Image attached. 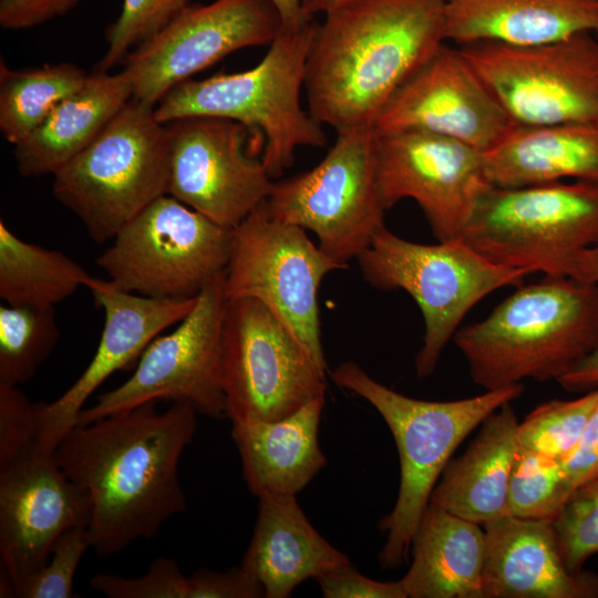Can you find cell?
<instances>
[{"mask_svg": "<svg viewBox=\"0 0 598 598\" xmlns=\"http://www.w3.org/2000/svg\"><path fill=\"white\" fill-rule=\"evenodd\" d=\"M461 239L495 264L570 277L580 255L598 245V184H491Z\"/></svg>", "mask_w": 598, "mask_h": 598, "instance_id": "cell-6", "label": "cell"}, {"mask_svg": "<svg viewBox=\"0 0 598 598\" xmlns=\"http://www.w3.org/2000/svg\"><path fill=\"white\" fill-rule=\"evenodd\" d=\"M90 584L109 598H190L192 592L189 577L166 557L155 559L141 577L97 574Z\"/></svg>", "mask_w": 598, "mask_h": 598, "instance_id": "cell-37", "label": "cell"}, {"mask_svg": "<svg viewBox=\"0 0 598 598\" xmlns=\"http://www.w3.org/2000/svg\"><path fill=\"white\" fill-rule=\"evenodd\" d=\"M133 97L127 73L95 70L25 140L14 145L22 176L54 175L86 148Z\"/></svg>", "mask_w": 598, "mask_h": 598, "instance_id": "cell-28", "label": "cell"}, {"mask_svg": "<svg viewBox=\"0 0 598 598\" xmlns=\"http://www.w3.org/2000/svg\"><path fill=\"white\" fill-rule=\"evenodd\" d=\"M233 229L166 194L114 236L96 265L117 289L161 299H190L226 271Z\"/></svg>", "mask_w": 598, "mask_h": 598, "instance_id": "cell-9", "label": "cell"}, {"mask_svg": "<svg viewBox=\"0 0 598 598\" xmlns=\"http://www.w3.org/2000/svg\"><path fill=\"white\" fill-rule=\"evenodd\" d=\"M598 31V0H445V37L460 47H529Z\"/></svg>", "mask_w": 598, "mask_h": 598, "instance_id": "cell-25", "label": "cell"}, {"mask_svg": "<svg viewBox=\"0 0 598 598\" xmlns=\"http://www.w3.org/2000/svg\"><path fill=\"white\" fill-rule=\"evenodd\" d=\"M89 74L69 62L13 70L0 63V131L9 143L25 140Z\"/></svg>", "mask_w": 598, "mask_h": 598, "instance_id": "cell-30", "label": "cell"}, {"mask_svg": "<svg viewBox=\"0 0 598 598\" xmlns=\"http://www.w3.org/2000/svg\"><path fill=\"white\" fill-rule=\"evenodd\" d=\"M400 582L408 598H484L482 525L429 503L411 539Z\"/></svg>", "mask_w": 598, "mask_h": 598, "instance_id": "cell-26", "label": "cell"}, {"mask_svg": "<svg viewBox=\"0 0 598 598\" xmlns=\"http://www.w3.org/2000/svg\"><path fill=\"white\" fill-rule=\"evenodd\" d=\"M87 288L104 310V327L91 362L76 381L54 401L37 404V444L51 453L76 425L93 392L114 372L140 359L156 337L192 311L197 300L141 296L97 278Z\"/></svg>", "mask_w": 598, "mask_h": 598, "instance_id": "cell-20", "label": "cell"}, {"mask_svg": "<svg viewBox=\"0 0 598 598\" xmlns=\"http://www.w3.org/2000/svg\"><path fill=\"white\" fill-rule=\"evenodd\" d=\"M567 569L580 573L598 553V476L578 486L553 520Z\"/></svg>", "mask_w": 598, "mask_h": 598, "instance_id": "cell-35", "label": "cell"}, {"mask_svg": "<svg viewBox=\"0 0 598 598\" xmlns=\"http://www.w3.org/2000/svg\"><path fill=\"white\" fill-rule=\"evenodd\" d=\"M169 141L154 107L131 99L99 136L53 175L55 199L103 243L167 194Z\"/></svg>", "mask_w": 598, "mask_h": 598, "instance_id": "cell-7", "label": "cell"}, {"mask_svg": "<svg viewBox=\"0 0 598 598\" xmlns=\"http://www.w3.org/2000/svg\"><path fill=\"white\" fill-rule=\"evenodd\" d=\"M350 0H301L302 12L306 18L313 19L318 13H327Z\"/></svg>", "mask_w": 598, "mask_h": 598, "instance_id": "cell-46", "label": "cell"}, {"mask_svg": "<svg viewBox=\"0 0 598 598\" xmlns=\"http://www.w3.org/2000/svg\"><path fill=\"white\" fill-rule=\"evenodd\" d=\"M221 362L231 423L280 420L326 396V371L290 329L254 298L228 300Z\"/></svg>", "mask_w": 598, "mask_h": 598, "instance_id": "cell-11", "label": "cell"}, {"mask_svg": "<svg viewBox=\"0 0 598 598\" xmlns=\"http://www.w3.org/2000/svg\"><path fill=\"white\" fill-rule=\"evenodd\" d=\"M482 526L484 598L598 597V574L565 566L553 520L505 515Z\"/></svg>", "mask_w": 598, "mask_h": 598, "instance_id": "cell-21", "label": "cell"}, {"mask_svg": "<svg viewBox=\"0 0 598 598\" xmlns=\"http://www.w3.org/2000/svg\"><path fill=\"white\" fill-rule=\"evenodd\" d=\"M81 0H0V24L22 30L43 24L70 12Z\"/></svg>", "mask_w": 598, "mask_h": 598, "instance_id": "cell-41", "label": "cell"}, {"mask_svg": "<svg viewBox=\"0 0 598 598\" xmlns=\"http://www.w3.org/2000/svg\"><path fill=\"white\" fill-rule=\"evenodd\" d=\"M92 540L87 527H75L55 542L45 565L16 589L20 598H70L79 564Z\"/></svg>", "mask_w": 598, "mask_h": 598, "instance_id": "cell-36", "label": "cell"}, {"mask_svg": "<svg viewBox=\"0 0 598 598\" xmlns=\"http://www.w3.org/2000/svg\"><path fill=\"white\" fill-rule=\"evenodd\" d=\"M453 339L484 390L557 381L598 344V283L545 276Z\"/></svg>", "mask_w": 598, "mask_h": 598, "instance_id": "cell-3", "label": "cell"}, {"mask_svg": "<svg viewBox=\"0 0 598 598\" xmlns=\"http://www.w3.org/2000/svg\"><path fill=\"white\" fill-rule=\"evenodd\" d=\"M316 27L311 20L296 30L281 29L249 70L178 83L154 106L155 118L162 124L188 116L238 122L251 132L269 176L280 177L293 165L298 147L327 143L322 124L300 101Z\"/></svg>", "mask_w": 598, "mask_h": 598, "instance_id": "cell-4", "label": "cell"}, {"mask_svg": "<svg viewBox=\"0 0 598 598\" xmlns=\"http://www.w3.org/2000/svg\"><path fill=\"white\" fill-rule=\"evenodd\" d=\"M514 124L460 48L443 43L395 91L373 128L430 132L484 152Z\"/></svg>", "mask_w": 598, "mask_h": 598, "instance_id": "cell-19", "label": "cell"}, {"mask_svg": "<svg viewBox=\"0 0 598 598\" xmlns=\"http://www.w3.org/2000/svg\"><path fill=\"white\" fill-rule=\"evenodd\" d=\"M569 278L598 283V245L580 255Z\"/></svg>", "mask_w": 598, "mask_h": 598, "instance_id": "cell-45", "label": "cell"}, {"mask_svg": "<svg viewBox=\"0 0 598 598\" xmlns=\"http://www.w3.org/2000/svg\"><path fill=\"white\" fill-rule=\"evenodd\" d=\"M281 30L271 0H214L189 4L133 49L123 70L133 99L155 106L175 85L231 52L270 45Z\"/></svg>", "mask_w": 598, "mask_h": 598, "instance_id": "cell-16", "label": "cell"}, {"mask_svg": "<svg viewBox=\"0 0 598 598\" xmlns=\"http://www.w3.org/2000/svg\"><path fill=\"white\" fill-rule=\"evenodd\" d=\"M37 404L19 389L0 382V465L37 444Z\"/></svg>", "mask_w": 598, "mask_h": 598, "instance_id": "cell-38", "label": "cell"}, {"mask_svg": "<svg viewBox=\"0 0 598 598\" xmlns=\"http://www.w3.org/2000/svg\"><path fill=\"white\" fill-rule=\"evenodd\" d=\"M364 280L379 290H403L416 302L424 321L415 357L417 377L431 375L443 349L466 313L503 287L520 286L530 274L485 258L462 239L419 244L399 237L385 225L357 258Z\"/></svg>", "mask_w": 598, "mask_h": 598, "instance_id": "cell-8", "label": "cell"}, {"mask_svg": "<svg viewBox=\"0 0 598 598\" xmlns=\"http://www.w3.org/2000/svg\"><path fill=\"white\" fill-rule=\"evenodd\" d=\"M460 50L516 124L598 123L591 32L538 45L476 42Z\"/></svg>", "mask_w": 598, "mask_h": 598, "instance_id": "cell-13", "label": "cell"}, {"mask_svg": "<svg viewBox=\"0 0 598 598\" xmlns=\"http://www.w3.org/2000/svg\"><path fill=\"white\" fill-rule=\"evenodd\" d=\"M192 0H123L117 19L105 32L106 51L96 70L109 72L137 45L156 34Z\"/></svg>", "mask_w": 598, "mask_h": 598, "instance_id": "cell-34", "label": "cell"}, {"mask_svg": "<svg viewBox=\"0 0 598 598\" xmlns=\"http://www.w3.org/2000/svg\"><path fill=\"white\" fill-rule=\"evenodd\" d=\"M279 18L282 30H296L313 20L305 17L301 0H271Z\"/></svg>", "mask_w": 598, "mask_h": 598, "instance_id": "cell-44", "label": "cell"}, {"mask_svg": "<svg viewBox=\"0 0 598 598\" xmlns=\"http://www.w3.org/2000/svg\"><path fill=\"white\" fill-rule=\"evenodd\" d=\"M337 385L368 401L383 417L400 458V485L392 511L379 522L386 539L379 554L383 569L409 557L411 539L431 494L460 444L502 405L518 399L522 383L453 401H426L401 394L346 361L331 373Z\"/></svg>", "mask_w": 598, "mask_h": 598, "instance_id": "cell-5", "label": "cell"}, {"mask_svg": "<svg viewBox=\"0 0 598 598\" xmlns=\"http://www.w3.org/2000/svg\"><path fill=\"white\" fill-rule=\"evenodd\" d=\"M189 581L190 598H265L264 587L241 566L226 573L198 569Z\"/></svg>", "mask_w": 598, "mask_h": 598, "instance_id": "cell-40", "label": "cell"}, {"mask_svg": "<svg viewBox=\"0 0 598 598\" xmlns=\"http://www.w3.org/2000/svg\"><path fill=\"white\" fill-rule=\"evenodd\" d=\"M169 141L167 194L233 229L266 202L274 179L243 124L188 116L165 124Z\"/></svg>", "mask_w": 598, "mask_h": 598, "instance_id": "cell-15", "label": "cell"}, {"mask_svg": "<svg viewBox=\"0 0 598 598\" xmlns=\"http://www.w3.org/2000/svg\"><path fill=\"white\" fill-rule=\"evenodd\" d=\"M155 402L75 425L54 451L64 473L91 499L92 549L111 557L141 538L154 537L186 509L178 464L197 427V411Z\"/></svg>", "mask_w": 598, "mask_h": 598, "instance_id": "cell-1", "label": "cell"}, {"mask_svg": "<svg viewBox=\"0 0 598 598\" xmlns=\"http://www.w3.org/2000/svg\"><path fill=\"white\" fill-rule=\"evenodd\" d=\"M482 157L486 178L498 187L598 184V123L514 124Z\"/></svg>", "mask_w": 598, "mask_h": 598, "instance_id": "cell-23", "label": "cell"}, {"mask_svg": "<svg viewBox=\"0 0 598 598\" xmlns=\"http://www.w3.org/2000/svg\"><path fill=\"white\" fill-rule=\"evenodd\" d=\"M598 403V389L574 400H551L518 422L517 445L561 463L577 447Z\"/></svg>", "mask_w": 598, "mask_h": 598, "instance_id": "cell-33", "label": "cell"}, {"mask_svg": "<svg viewBox=\"0 0 598 598\" xmlns=\"http://www.w3.org/2000/svg\"><path fill=\"white\" fill-rule=\"evenodd\" d=\"M517 426L512 402L487 416L466 450L447 463L430 503L480 525L507 515Z\"/></svg>", "mask_w": 598, "mask_h": 598, "instance_id": "cell-27", "label": "cell"}, {"mask_svg": "<svg viewBox=\"0 0 598 598\" xmlns=\"http://www.w3.org/2000/svg\"><path fill=\"white\" fill-rule=\"evenodd\" d=\"M87 492L38 444L0 465V561L17 587L41 569L58 538L89 527Z\"/></svg>", "mask_w": 598, "mask_h": 598, "instance_id": "cell-18", "label": "cell"}, {"mask_svg": "<svg viewBox=\"0 0 598 598\" xmlns=\"http://www.w3.org/2000/svg\"><path fill=\"white\" fill-rule=\"evenodd\" d=\"M266 205L272 218L313 233L318 246L347 268L384 225L373 126L338 131L313 168L274 182Z\"/></svg>", "mask_w": 598, "mask_h": 598, "instance_id": "cell-10", "label": "cell"}, {"mask_svg": "<svg viewBox=\"0 0 598 598\" xmlns=\"http://www.w3.org/2000/svg\"><path fill=\"white\" fill-rule=\"evenodd\" d=\"M350 563L311 525L296 495L259 497L252 537L241 567L265 590V598H287L302 581Z\"/></svg>", "mask_w": 598, "mask_h": 598, "instance_id": "cell-22", "label": "cell"}, {"mask_svg": "<svg viewBox=\"0 0 598 598\" xmlns=\"http://www.w3.org/2000/svg\"><path fill=\"white\" fill-rule=\"evenodd\" d=\"M374 152L383 209L412 198L437 241L461 239L478 196L491 185L482 152L461 141L416 130H374Z\"/></svg>", "mask_w": 598, "mask_h": 598, "instance_id": "cell-17", "label": "cell"}, {"mask_svg": "<svg viewBox=\"0 0 598 598\" xmlns=\"http://www.w3.org/2000/svg\"><path fill=\"white\" fill-rule=\"evenodd\" d=\"M227 306L224 272L203 288L172 332L146 347L125 382L80 412L76 425L159 400L187 403L207 417H227L221 362Z\"/></svg>", "mask_w": 598, "mask_h": 598, "instance_id": "cell-14", "label": "cell"}, {"mask_svg": "<svg viewBox=\"0 0 598 598\" xmlns=\"http://www.w3.org/2000/svg\"><path fill=\"white\" fill-rule=\"evenodd\" d=\"M54 308L0 306V382L31 380L59 340Z\"/></svg>", "mask_w": 598, "mask_h": 598, "instance_id": "cell-31", "label": "cell"}, {"mask_svg": "<svg viewBox=\"0 0 598 598\" xmlns=\"http://www.w3.org/2000/svg\"><path fill=\"white\" fill-rule=\"evenodd\" d=\"M326 598H408L400 580L379 581L363 576L351 563L316 579Z\"/></svg>", "mask_w": 598, "mask_h": 598, "instance_id": "cell-39", "label": "cell"}, {"mask_svg": "<svg viewBox=\"0 0 598 598\" xmlns=\"http://www.w3.org/2000/svg\"><path fill=\"white\" fill-rule=\"evenodd\" d=\"M557 382L569 392L590 391L598 386V344Z\"/></svg>", "mask_w": 598, "mask_h": 598, "instance_id": "cell-43", "label": "cell"}, {"mask_svg": "<svg viewBox=\"0 0 598 598\" xmlns=\"http://www.w3.org/2000/svg\"><path fill=\"white\" fill-rule=\"evenodd\" d=\"M571 493L560 461L517 445L508 481L507 515L554 520Z\"/></svg>", "mask_w": 598, "mask_h": 598, "instance_id": "cell-32", "label": "cell"}, {"mask_svg": "<svg viewBox=\"0 0 598 598\" xmlns=\"http://www.w3.org/2000/svg\"><path fill=\"white\" fill-rule=\"evenodd\" d=\"M317 23L305 89L337 132L373 126L395 91L444 43L445 0H350Z\"/></svg>", "mask_w": 598, "mask_h": 598, "instance_id": "cell-2", "label": "cell"}, {"mask_svg": "<svg viewBox=\"0 0 598 598\" xmlns=\"http://www.w3.org/2000/svg\"><path fill=\"white\" fill-rule=\"evenodd\" d=\"M341 269L307 230L272 218L264 202L233 228L225 291L228 300L248 297L265 305L327 372L318 292L324 277Z\"/></svg>", "mask_w": 598, "mask_h": 598, "instance_id": "cell-12", "label": "cell"}, {"mask_svg": "<svg viewBox=\"0 0 598 598\" xmlns=\"http://www.w3.org/2000/svg\"><path fill=\"white\" fill-rule=\"evenodd\" d=\"M324 402L317 398L276 421L233 423L243 477L255 496L297 495L326 465L318 439Z\"/></svg>", "mask_w": 598, "mask_h": 598, "instance_id": "cell-24", "label": "cell"}, {"mask_svg": "<svg viewBox=\"0 0 598 598\" xmlns=\"http://www.w3.org/2000/svg\"><path fill=\"white\" fill-rule=\"evenodd\" d=\"M563 466L573 492L598 476V403L577 447Z\"/></svg>", "mask_w": 598, "mask_h": 598, "instance_id": "cell-42", "label": "cell"}, {"mask_svg": "<svg viewBox=\"0 0 598 598\" xmlns=\"http://www.w3.org/2000/svg\"><path fill=\"white\" fill-rule=\"evenodd\" d=\"M93 280L65 254L21 239L0 220V298L4 303L54 308Z\"/></svg>", "mask_w": 598, "mask_h": 598, "instance_id": "cell-29", "label": "cell"}]
</instances>
